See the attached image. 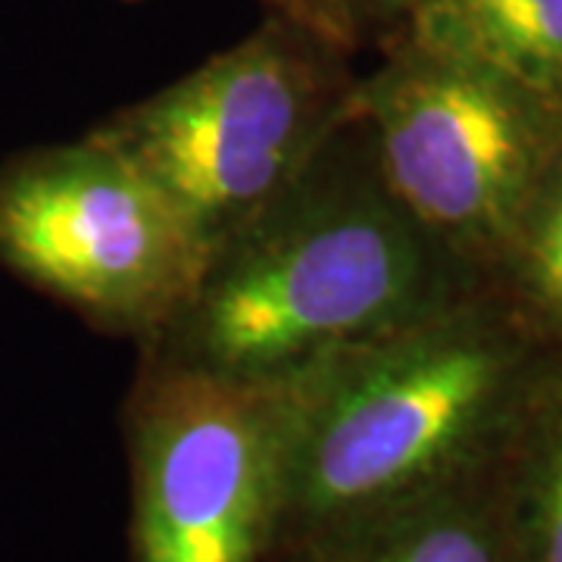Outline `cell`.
<instances>
[{
	"label": "cell",
	"mask_w": 562,
	"mask_h": 562,
	"mask_svg": "<svg viewBox=\"0 0 562 562\" xmlns=\"http://www.w3.org/2000/svg\"><path fill=\"white\" fill-rule=\"evenodd\" d=\"M357 562H506L487 469L406 513Z\"/></svg>",
	"instance_id": "9c48e42d"
},
{
	"label": "cell",
	"mask_w": 562,
	"mask_h": 562,
	"mask_svg": "<svg viewBox=\"0 0 562 562\" xmlns=\"http://www.w3.org/2000/svg\"><path fill=\"white\" fill-rule=\"evenodd\" d=\"M279 391L266 562H357L406 513L487 469L525 387L516 350L450 297Z\"/></svg>",
	"instance_id": "7a4b0ae2"
},
{
	"label": "cell",
	"mask_w": 562,
	"mask_h": 562,
	"mask_svg": "<svg viewBox=\"0 0 562 562\" xmlns=\"http://www.w3.org/2000/svg\"><path fill=\"white\" fill-rule=\"evenodd\" d=\"M401 35L562 116V0H416Z\"/></svg>",
	"instance_id": "52a82bcc"
},
{
	"label": "cell",
	"mask_w": 562,
	"mask_h": 562,
	"mask_svg": "<svg viewBox=\"0 0 562 562\" xmlns=\"http://www.w3.org/2000/svg\"><path fill=\"white\" fill-rule=\"evenodd\" d=\"M506 250L522 262L528 291L562 316V179H543Z\"/></svg>",
	"instance_id": "30bf717a"
},
{
	"label": "cell",
	"mask_w": 562,
	"mask_h": 562,
	"mask_svg": "<svg viewBox=\"0 0 562 562\" xmlns=\"http://www.w3.org/2000/svg\"><path fill=\"white\" fill-rule=\"evenodd\" d=\"M416 0H319L328 22L335 25L341 44L357 54L362 41L379 32L401 35Z\"/></svg>",
	"instance_id": "8fae6325"
},
{
	"label": "cell",
	"mask_w": 562,
	"mask_h": 562,
	"mask_svg": "<svg viewBox=\"0 0 562 562\" xmlns=\"http://www.w3.org/2000/svg\"><path fill=\"white\" fill-rule=\"evenodd\" d=\"M487 482L506 562H562V397L522 391Z\"/></svg>",
	"instance_id": "ba28073f"
},
{
	"label": "cell",
	"mask_w": 562,
	"mask_h": 562,
	"mask_svg": "<svg viewBox=\"0 0 562 562\" xmlns=\"http://www.w3.org/2000/svg\"><path fill=\"white\" fill-rule=\"evenodd\" d=\"M201 260L176 203L94 132L0 169V266L113 335L157 338Z\"/></svg>",
	"instance_id": "277c9868"
},
{
	"label": "cell",
	"mask_w": 562,
	"mask_h": 562,
	"mask_svg": "<svg viewBox=\"0 0 562 562\" xmlns=\"http://www.w3.org/2000/svg\"><path fill=\"white\" fill-rule=\"evenodd\" d=\"M384 184L422 232L453 250H506L547 179L562 116L516 85L397 35L353 81Z\"/></svg>",
	"instance_id": "5b68a950"
},
{
	"label": "cell",
	"mask_w": 562,
	"mask_h": 562,
	"mask_svg": "<svg viewBox=\"0 0 562 562\" xmlns=\"http://www.w3.org/2000/svg\"><path fill=\"white\" fill-rule=\"evenodd\" d=\"M447 301V254L384 184L350 94L297 179L203 254L191 291L140 353L279 387Z\"/></svg>",
	"instance_id": "6da1fadb"
},
{
	"label": "cell",
	"mask_w": 562,
	"mask_h": 562,
	"mask_svg": "<svg viewBox=\"0 0 562 562\" xmlns=\"http://www.w3.org/2000/svg\"><path fill=\"white\" fill-rule=\"evenodd\" d=\"M132 562H266L284 447L279 387L140 362L125 406Z\"/></svg>",
	"instance_id": "8992f818"
},
{
	"label": "cell",
	"mask_w": 562,
	"mask_h": 562,
	"mask_svg": "<svg viewBox=\"0 0 562 562\" xmlns=\"http://www.w3.org/2000/svg\"><path fill=\"white\" fill-rule=\"evenodd\" d=\"M260 3L266 7V10H269V13L284 16V20L301 22V25L313 29V32H319V35H325L328 41L341 44L338 32H335V25L328 22L325 10L319 7V0H260ZM344 50H347V47H344Z\"/></svg>",
	"instance_id": "7c38bea8"
},
{
	"label": "cell",
	"mask_w": 562,
	"mask_h": 562,
	"mask_svg": "<svg viewBox=\"0 0 562 562\" xmlns=\"http://www.w3.org/2000/svg\"><path fill=\"white\" fill-rule=\"evenodd\" d=\"M350 50L269 13L91 128L176 203L203 254L297 179L350 110Z\"/></svg>",
	"instance_id": "3957f363"
}]
</instances>
